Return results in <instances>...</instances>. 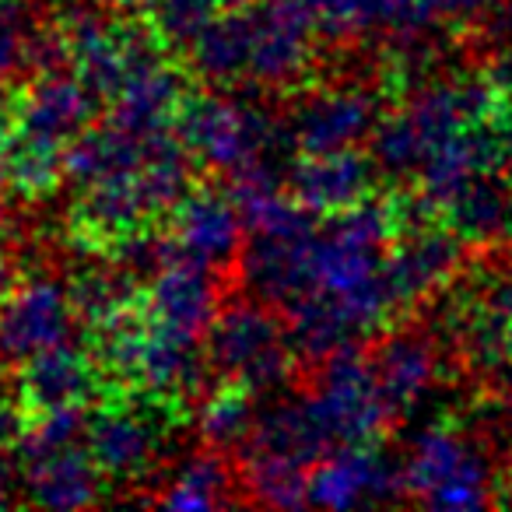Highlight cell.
Returning a JSON list of instances; mask_svg holds the SVG:
<instances>
[{
	"mask_svg": "<svg viewBox=\"0 0 512 512\" xmlns=\"http://www.w3.org/2000/svg\"><path fill=\"white\" fill-rule=\"evenodd\" d=\"M249 36L253 18L249 8H228L214 15L197 36L186 43L190 67L211 85H235L249 74Z\"/></svg>",
	"mask_w": 512,
	"mask_h": 512,
	"instance_id": "obj_21",
	"label": "cell"
},
{
	"mask_svg": "<svg viewBox=\"0 0 512 512\" xmlns=\"http://www.w3.org/2000/svg\"><path fill=\"white\" fill-rule=\"evenodd\" d=\"M477 29L488 50H505L512 46V0H495L481 18H477Z\"/></svg>",
	"mask_w": 512,
	"mask_h": 512,
	"instance_id": "obj_29",
	"label": "cell"
},
{
	"mask_svg": "<svg viewBox=\"0 0 512 512\" xmlns=\"http://www.w3.org/2000/svg\"><path fill=\"white\" fill-rule=\"evenodd\" d=\"M456 330L470 362L512 379V264L491 267L456 306Z\"/></svg>",
	"mask_w": 512,
	"mask_h": 512,
	"instance_id": "obj_12",
	"label": "cell"
},
{
	"mask_svg": "<svg viewBox=\"0 0 512 512\" xmlns=\"http://www.w3.org/2000/svg\"><path fill=\"white\" fill-rule=\"evenodd\" d=\"M225 8H253V4H264V0H221Z\"/></svg>",
	"mask_w": 512,
	"mask_h": 512,
	"instance_id": "obj_35",
	"label": "cell"
},
{
	"mask_svg": "<svg viewBox=\"0 0 512 512\" xmlns=\"http://www.w3.org/2000/svg\"><path fill=\"white\" fill-rule=\"evenodd\" d=\"M176 134L200 165L235 176L246 165L274 155L281 130L260 106L228 95H186Z\"/></svg>",
	"mask_w": 512,
	"mask_h": 512,
	"instance_id": "obj_2",
	"label": "cell"
},
{
	"mask_svg": "<svg viewBox=\"0 0 512 512\" xmlns=\"http://www.w3.org/2000/svg\"><path fill=\"white\" fill-rule=\"evenodd\" d=\"M512 116V99L491 85L488 74L477 78H442L418 88L397 113L379 120L372 134V158L393 176L421 172V165L460 130Z\"/></svg>",
	"mask_w": 512,
	"mask_h": 512,
	"instance_id": "obj_1",
	"label": "cell"
},
{
	"mask_svg": "<svg viewBox=\"0 0 512 512\" xmlns=\"http://www.w3.org/2000/svg\"><path fill=\"white\" fill-rule=\"evenodd\" d=\"M442 22H477L495 0H428Z\"/></svg>",
	"mask_w": 512,
	"mask_h": 512,
	"instance_id": "obj_31",
	"label": "cell"
},
{
	"mask_svg": "<svg viewBox=\"0 0 512 512\" xmlns=\"http://www.w3.org/2000/svg\"><path fill=\"white\" fill-rule=\"evenodd\" d=\"M372 372L379 379L393 418L411 411L439 379V351L425 334H393L372 355Z\"/></svg>",
	"mask_w": 512,
	"mask_h": 512,
	"instance_id": "obj_19",
	"label": "cell"
},
{
	"mask_svg": "<svg viewBox=\"0 0 512 512\" xmlns=\"http://www.w3.org/2000/svg\"><path fill=\"white\" fill-rule=\"evenodd\" d=\"M99 95L78 78V74L43 71L29 85V92L15 102V130L39 137L57 148H71L74 137L92 127Z\"/></svg>",
	"mask_w": 512,
	"mask_h": 512,
	"instance_id": "obj_13",
	"label": "cell"
},
{
	"mask_svg": "<svg viewBox=\"0 0 512 512\" xmlns=\"http://www.w3.org/2000/svg\"><path fill=\"white\" fill-rule=\"evenodd\" d=\"M18 439H22V432L15 428V414H11L8 407H0V505L8 502V495H11V477H15V460H11V453H15Z\"/></svg>",
	"mask_w": 512,
	"mask_h": 512,
	"instance_id": "obj_30",
	"label": "cell"
},
{
	"mask_svg": "<svg viewBox=\"0 0 512 512\" xmlns=\"http://www.w3.org/2000/svg\"><path fill=\"white\" fill-rule=\"evenodd\" d=\"M463 239L432 214H418L397 232L386 253V281L400 309L418 306L460 271Z\"/></svg>",
	"mask_w": 512,
	"mask_h": 512,
	"instance_id": "obj_7",
	"label": "cell"
},
{
	"mask_svg": "<svg viewBox=\"0 0 512 512\" xmlns=\"http://www.w3.org/2000/svg\"><path fill=\"white\" fill-rule=\"evenodd\" d=\"M221 0H155V32L165 43H190L214 15Z\"/></svg>",
	"mask_w": 512,
	"mask_h": 512,
	"instance_id": "obj_28",
	"label": "cell"
},
{
	"mask_svg": "<svg viewBox=\"0 0 512 512\" xmlns=\"http://www.w3.org/2000/svg\"><path fill=\"white\" fill-rule=\"evenodd\" d=\"M0 109H4V106H0Z\"/></svg>",
	"mask_w": 512,
	"mask_h": 512,
	"instance_id": "obj_36",
	"label": "cell"
},
{
	"mask_svg": "<svg viewBox=\"0 0 512 512\" xmlns=\"http://www.w3.org/2000/svg\"><path fill=\"white\" fill-rule=\"evenodd\" d=\"M295 4L320 36L355 39L372 32L379 0H295Z\"/></svg>",
	"mask_w": 512,
	"mask_h": 512,
	"instance_id": "obj_27",
	"label": "cell"
},
{
	"mask_svg": "<svg viewBox=\"0 0 512 512\" xmlns=\"http://www.w3.org/2000/svg\"><path fill=\"white\" fill-rule=\"evenodd\" d=\"M78 309L67 288L50 278L25 281L0 302V362L25 365L71 337Z\"/></svg>",
	"mask_w": 512,
	"mask_h": 512,
	"instance_id": "obj_8",
	"label": "cell"
},
{
	"mask_svg": "<svg viewBox=\"0 0 512 512\" xmlns=\"http://www.w3.org/2000/svg\"><path fill=\"white\" fill-rule=\"evenodd\" d=\"M144 309L165 327L204 337L218 316V285H214L211 264L169 249L162 264L155 267V278L144 295Z\"/></svg>",
	"mask_w": 512,
	"mask_h": 512,
	"instance_id": "obj_14",
	"label": "cell"
},
{
	"mask_svg": "<svg viewBox=\"0 0 512 512\" xmlns=\"http://www.w3.org/2000/svg\"><path fill=\"white\" fill-rule=\"evenodd\" d=\"M106 474L92 460L85 442L50 453L25 456V495L46 509H85L102 498Z\"/></svg>",
	"mask_w": 512,
	"mask_h": 512,
	"instance_id": "obj_17",
	"label": "cell"
},
{
	"mask_svg": "<svg viewBox=\"0 0 512 512\" xmlns=\"http://www.w3.org/2000/svg\"><path fill=\"white\" fill-rule=\"evenodd\" d=\"M407 495L432 509H484L498 502L481 446L446 425L425 428L404 460Z\"/></svg>",
	"mask_w": 512,
	"mask_h": 512,
	"instance_id": "obj_4",
	"label": "cell"
},
{
	"mask_svg": "<svg viewBox=\"0 0 512 512\" xmlns=\"http://www.w3.org/2000/svg\"><path fill=\"white\" fill-rule=\"evenodd\" d=\"M400 495H407L404 463H393L376 442L341 446L309 470V505L351 509L393 502Z\"/></svg>",
	"mask_w": 512,
	"mask_h": 512,
	"instance_id": "obj_11",
	"label": "cell"
},
{
	"mask_svg": "<svg viewBox=\"0 0 512 512\" xmlns=\"http://www.w3.org/2000/svg\"><path fill=\"white\" fill-rule=\"evenodd\" d=\"M64 158L67 148L57 144H46L39 137L18 134L15 130V144H11V186L25 197H39V193H50L53 186L64 176Z\"/></svg>",
	"mask_w": 512,
	"mask_h": 512,
	"instance_id": "obj_24",
	"label": "cell"
},
{
	"mask_svg": "<svg viewBox=\"0 0 512 512\" xmlns=\"http://www.w3.org/2000/svg\"><path fill=\"white\" fill-rule=\"evenodd\" d=\"M256 393L246 383H235L228 379L221 390H214L211 397L200 404L197 414V428L204 435L207 446L214 449H232V446H246L249 432H253L256 418Z\"/></svg>",
	"mask_w": 512,
	"mask_h": 512,
	"instance_id": "obj_22",
	"label": "cell"
},
{
	"mask_svg": "<svg viewBox=\"0 0 512 512\" xmlns=\"http://www.w3.org/2000/svg\"><path fill=\"white\" fill-rule=\"evenodd\" d=\"M204 337L207 365L225 379L246 383L253 393L278 390L292 376V334L260 299L221 309Z\"/></svg>",
	"mask_w": 512,
	"mask_h": 512,
	"instance_id": "obj_3",
	"label": "cell"
},
{
	"mask_svg": "<svg viewBox=\"0 0 512 512\" xmlns=\"http://www.w3.org/2000/svg\"><path fill=\"white\" fill-rule=\"evenodd\" d=\"M102 4H109V8H116V11H151L155 8V0H102Z\"/></svg>",
	"mask_w": 512,
	"mask_h": 512,
	"instance_id": "obj_33",
	"label": "cell"
},
{
	"mask_svg": "<svg viewBox=\"0 0 512 512\" xmlns=\"http://www.w3.org/2000/svg\"><path fill=\"white\" fill-rule=\"evenodd\" d=\"M379 127V99L369 88H323L295 102L288 116V141L302 155L348 151Z\"/></svg>",
	"mask_w": 512,
	"mask_h": 512,
	"instance_id": "obj_10",
	"label": "cell"
},
{
	"mask_svg": "<svg viewBox=\"0 0 512 512\" xmlns=\"http://www.w3.org/2000/svg\"><path fill=\"white\" fill-rule=\"evenodd\" d=\"M169 418L162 414V397L155 404L144 400H109L88 414L85 446L99 470L116 481H130L151 470L162 456Z\"/></svg>",
	"mask_w": 512,
	"mask_h": 512,
	"instance_id": "obj_6",
	"label": "cell"
},
{
	"mask_svg": "<svg viewBox=\"0 0 512 512\" xmlns=\"http://www.w3.org/2000/svg\"><path fill=\"white\" fill-rule=\"evenodd\" d=\"M439 218L460 235L463 242L498 246L512 239V183L502 172L470 179L439 207Z\"/></svg>",
	"mask_w": 512,
	"mask_h": 512,
	"instance_id": "obj_20",
	"label": "cell"
},
{
	"mask_svg": "<svg viewBox=\"0 0 512 512\" xmlns=\"http://www.w3.org/2000/svg\"><path fill=\"white\" fill-rule=\"evenodd\" d=\"M309 400L334 449L376 442L386 421L393 418L376 372H372V358L358 355L355 344L323 362V379Z\"/></svg>",
	"mask_w": 512,
	"mask_h": 512,
	"instance_id": "obj_5",
	"label": "cell"
},
{
	"mask_svg": "<svg viewBox=\"0 0 512 512\" xmlns=\"http://www.w3.org/2000/svg\"><path fill=\"white\" fill-rule=\"evenodd\" d=\"M228 481L232 477H228L225 460L211 446L179 470L172 488L162 495V505H169V509H218V505L228 502V488H232Z\"/></svg>",
	"mask_w": 512,
	"mask_h": 512,
	"instance_id": "obj_23",
	"label": "cell"
},
{
	"mask_svg": "<svg viewBox=\"0 0 512 512\" xmlns=\"http://www.w3.org/2000/svg\"><path fill=\"white\" fill-rule=\"evenodd\" d=\"M372 169H376V158L358 155L355 148L302 155V162L288 176V190L316 218H334L369 200L372 179H376Z\"/></svg>",
	"mask_w": 512,
	"mask_h": 512,
	"instance_id": "obj_16",
	"label": "cell"
},
{
	"mask_svg": "<svg viewBox=\"0 0 512 512\" xmlns=\"http://www.w3.org/2000/svg\"><path fill=\"white\" fill-rule=\"evenodd\" d=\"M505 505H512V456H509V467H505V495H502Z\"/></svg>",
	"mask_w": 512,
	"mask_h": 512,
	"instance_id": "obj_34",
	"label": "cell"
},
{
	"mask_svg": "<svg viewBox=\"0 0 512 512\" xmlns=\"http://www.w3.org/2000/svg\"><path fill=\"white\" fill-rule=\"evenodd\" d=\"M39 32L25 0H0V85L22 67H36Z\"/></svg>",
	"mask_w": 512,
	"mask_h": 512,
	"instance_id": "obj_26",
	"label": "cell"
},
{
	"mask_svg": "<svg viewBox=\"0 0 512 512\" xmlns=\"http://www.w3.org/2000/svg\"><path fill=\"white\" fill-rule=\"evenodd\" d=\"M11 288H15V271H11V260H8V253L0 249V302L8 299L11 295Z\"/></svg>",
	"mask_w": 512,
	"mask_h": 512,
	"instance_id": "obj_32",
	"label": "cell"
},
{
	"mask_svg": "<svg viewBox=\"0 0 512 512\" xmlns=\"http://www.w3.org/2000/svg\"><path fill=\"white\" fill-rule=\"evenodd\" d=\"M249 85L292 88L306 78L316 53V29L295 0H264L249 8Z\"/></svg>",
	"mask_w": 512,
	"mask_h": 512,
	"instance_id": "obj_9",
	"label": "cell"
},
{
	"mask_svg": "<svg viewBox=\"0 0 512 512\" xmlns=\"http://www.w3.org/2000/svg\"><path fill=\"white\" fill-rule=\"evenodd\" d=\"M99 362L85 348L57 344L22 365V400L32 414L53 407H81L95 393Z\"/></svg>",
	"mask_w": 512,
	"mask_h": 512,
	"instance_id": "obj_18",
	"label": "cell"
},
{
	"mask_svg": "<svg viewBox=\"0 0 512 512\" xmlns=\"http://www.w3.org/2000/svg\"><path fill=\"white\" fill-rule=\"evenodd\" d=\"M246 484L256 502L299 509L309 505V470L281 460H246Z\"/></svg>",
	"mask_w": 512,
	"mask_h": 512,
	"instance_id": "obj_25",
	"label": "cell"
},
{
	"mask_svg": "<svg viewBox=\"0 0 512 512\" xmlns=\"http://www.w3.org/2000/svg\"><path fill=\"white\" fill-rule=\"evenodd\" d=\"M242 228L246 221H242L232 190L200 186L186 193L172 211L176 249L211 267L228 264L235 253H242Z\"/></svg>",
	"mask_w": 512,
	"mask_h": 512,
	"instance_id": "obj_15",
	"label": "cell"
}]
</instances>
